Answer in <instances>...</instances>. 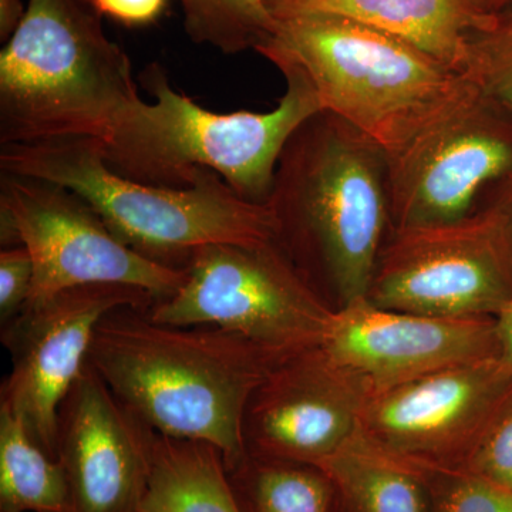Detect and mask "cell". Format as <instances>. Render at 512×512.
Returning <instances> with one entry per match:
<instances>
[{
    "label": "cell",
    "instance_id": "cell-1",
    "mask_svg": "<svg viewBox=\"0 0 512 512\" xmlns=\"http://www.w3.org/2000/svg\"><path fill=\"white\" fill-rule=\"evenodd\" d=\"M282 360L238 333L161 325L147 309L127 306L100 320L87 365L141 423L217 447L229 470L247 454L249 399Z\"/></svg>",
    "mask_w": 512,
    "mask_h": 512
},
{
    "label": "cell",
    "instance_id": "cell-2",
    "mask_svg": "<svg viewBox=\"0 0 512 512\" xmlns=\"http://www.w3.org/2000/svg\"><path fill=\"white\" fill-rule=\"evenodd\" d=\"M276 244L330 308L366 298L392 229L386 151L336 114L296 128L268 202Z\"/></svg>",
    "mask_w": 512,
    "mask_h": 512
},
{
    "label": "cell",
    "instance_id": "cell-3",
    "mask_svg": "<svg viewBox=\"0 0 512 512\" xmlns=\"http://www.w3.org/2000/svg\"><path fill=\"white\" fill-rule=\"evenodd\" d=\"M87 0H29L0 52V146L106 143L140 103L130 57Z\"/></svg>",
    "mask_w": 512,
    "mask_h": 512
},
{
    "label": "cell",
    "instance_id": "cell-4",
    "mask_svg": "<svg viewBox=\"0 0 512 512\" xmlns=\"http://www.w3.org/2000/svg\"><path fill=\"white\" fill-rule=\"evenodd\" d=\"M284 74L286 92L266 113H215L175 92L161 64L141 73L143 100L103 143L109 168L136 183L184 190L201 170L220 175L239 197L266 204L279 156L296 128L322 110L311 84L292 69Z\"/></svg>",
    "mask_w": 512,
    "mask_h": 512
},
{
    "label": "cell",
    "instance_id": "cell-5",
    "mask_svg": "<svg viewBox=\"0 0 512 512\" xmlns=\"http://www.w3.org/2000/svg\"><path fill=\"white\" fill-rule=\"evenodd\" d=\"M0 170L76 192L123 244L171 268L185 269L192 252L205 245L276 239L268 205L239 197L214 171L201 170L184 190L136 183L109 168L99 138L5 144Z\"/></svg>",
    "mask_w": 512,
    "mask_h": 512
},
{
    "label": "cell",
    "instance_id": "cell-6",
    "mask_svg": "<svg viewBox=\"0 0 512 512\" xmlns=\"http://www.w3.org/2000/svg\"><path fill=\"white\" fill-rule=\"evenodd\" d=\"M255 52L301 73L322 110L372 138L386 153L443 106L464 74L416 46L353 20L312 15L276 20Z\"/></svg>",
    "mask_w": 512,
    "mask_h": 512
},
{
    "label": "cell",
    "instance_id": "cell-7",
    "mask_svg": "<svg viewBox=\"0 0 512 512\" xmlns=\"http://www.w3.org/2000/svg\"><path fill=\"white\" fill-rule=\"evenodd\" d=\"M185 282L147 309L161 325L215 326L286 359L320 346L335 309L276 241L210 244L192 252Z\"/></svg>",
    "mask_w": 512,
    "mask_h": 512
},
{
    "label": "cell",
    "instance_id": "cell-8",
    "mask_svg": "<svg viewBox=\"0 0 512 512\" xmlns=\"http://www.w3.org/2000/svg\"><path fill=\"white\" fill-rule=\"evenodd\" d=\"M512 298V227L484 205L454 221L392 228L366 299L437 318H495Z\"/></svg>",
    "mask_w": 512,
    "mask_h": 512
},
{
    "label": "cell",
    "instance_id": "cell-9",
    "mask_svg": "<svg viewBox=\"0 0 512 512\" xmlns=\"http://www.w3.org/2000/svg\"><path fill=\"white\" fill-rule=\"evenodd\" d=\"M0 220L2 244L28 248L35 265L25 308L86 285L133 286L161 302L187 276L127 247L92 205L59 184L2 173Z\"/></svg>",
    "mask_w": 512,
    "mask_h": 512
},
{
    "label": "cell",
    "instance_id": "cell-10",
    "mask_svg": "<svg viewBox=\"0 0 512 512\" xmlns=\"http://www.w3.org/2000/svg\"><path fill=\"white\" fill-rule=\"evenodd\" d=\"M386 158L392 228L458 220L512 170V119L464 76Z\"/></svg>",
    "mask_w": 512,
    "mask_h": 512
},
{
    "label": "cell",
    "instance_id": "cell-11",
    "mask_svg": "<svg viewBox=\"0 0 512 512\" xmlns=\"http://www.w3.org/2000/svg\"><path fill=\"white\" fill-rule=\"evenodd\" d=\"M511 394L500 357L448 367L369 397L359 433L423 474L463 470Z\"/></svg>",
    "mask_w": 512,
    "mask_h": 512
},
{
    "label": "cell",
    "instance_id": "cell-12",
    "mask_svg": "<svg viewBox=\"0 0 512 512\" xmlns=\"http://www.w3.org/2000/svg\"><path fill=\"white\" fill-rule=\"evenodd\" d=\"M156 302L133 286H77L23 309L2 325V343L13 366L2 384L0 404L47 454L57 458L60 406L87 365L100 320L116 309H150Z\"/></svg>",
    "mask_w": 512,
    "mask_h": 512
},
{
    "label": "cell",
    "instance_id": "cell-13",
    "mask_svg": "<svg viewBox=\"0 0 512 512\" xmlns=\"http://www.w3.org/2000/svg\"><path fill=\"white\" fill-rule=\"evenodd\" d=\"M320 348L367 397L500 357L494 318H437L380 308L366 298L336 309Z\"/></svg>",
    "mask_w": 512,
    "mask_h": 512
},
{
    "label": "cell",
    "instance_id": "cell-14",
    "mask_svg": "<svg viewBox=\"0 0 512 512\" xmlns=\"http://www.w3.org/2000/svg\"><path fill=\"white\" fill-rule=\"evenodd\" d=\"M367 394L320 346L282 360L242 419L245 451L318 466L359 431Z\"/></svg>",
    "mask_w": 512,
    "mask_h": 512
},
{
    "label": "cell",
    "instance_id": "cell-15",
    "mask_svg": "<svg viewBox=\"0 0 512 512\" xmlns=\"http://www.w3.org/2000/svg\"><path fill=\"white\" fill-rule=\"evenodd\" d=\"M153 433L86 365L60 406L57 427L73 512H141Z\"/></svg>",
    "mask_w": 512,
    "mask_h": 512
},
{
    "label": "cell",
    "instance_id": "cell-16",
    "mask_svg": "<svg viewBox=\"0 0 512 512\" xmlns=\"http://www.w3.org/2000/svg\"><path fill=\"white\" fill-rule=\"evenodd\" d=\"M276 20L326 15L399 37L463 74L471 37L498 15L484 0H265Z\"/></svg>",
    "mask_w": 512,
    "mask_h": 512
},
{
    "label": "cell",
    "instance_id": "cell-17",
    "mask_svg": "<svg viewBox=\"0 0 512 512\" xmlns=\"http://www.w3.org/2000/svg\"><path fill=\"white\" fill-rule=\"evenodd\" d=\"M318 467L335 488L336 512H429L426 476L359 431Z\"/></svg>",
    "mask_w": 512,
    "mask_h": 512
},
{
    "label": "cell",
    "instance_id": "cell-18",
    "mask_svg": "<svg viewBox=\"0 0 512 512\" xmlns=\"http://www.w3.org/2000/svg\"><path fill=\"white\" fill-rule=\"evenodd\" d=\"M141 512H241L217 447L153 433Z\"/></svg>",
    "mask_w": 512,
    "mask_h": 512
},
{
    "label": "cell",
    "instance_id": "cell-19",
    "mask_svg": "<svg viewBox=\"0 0 512 512\" xmlns=\"http://www.w3.org/2000/svg\"><path fill=\"white\" fill-rule=\"evenodd\" d=\"M0 512H73L59 458L29 436L22 421L0 404Z\"/></svg>",
    "mask_w": 512,
    "mask_h": 512
},
{
    "label": "cell",
    "instance_id": "cell-20",
    "mask_svg": "<svg viewBox=\"0 0 512 512\" xmlns=\"http://www.w3.org/2000/svg\"><path fill=\"white\" fill-rule=\"evenodd\" d=\"M227 474L241 512H336L332 481L313 464L247 453Z\"/></svg>",
    "mask_w": 512,
    "mask_h": 512
},
{
    "label": "cell",
    "instance_id": "cell-21",
    "mask_svg": "<svg viewBox=\"0 0 512 512\" xmlns=\"http://www.w3.org/2000/svg\"><path fill=\"white\" fill-rule=\"evenodd\" d=\"M181 5L185 33L192 42L224 55L255 50L278 28L265 0H181Z\"/></svg>",
    "mask_w": 512,
    "mask_h": 512
},
{
    "label": "cell",
    "instance_id": "cell-22",
    "mask_svg": "<svg viewBox=\"0 0 512 512\" xmlns=\"http://www.w3.org/2000/svg\"><path fill=\"white\" fill-rule=\"evenodd\" d=\"M463 74L512 119V10L471 37Z\"/></svg>",
    "mask_w": 512,
    "mask_h": 512
},
{
    "label": "cell",
    "instance_id": "cell-23",
    "mask_svg": "<svg viewBox=\"0 0 512 512\" xmlns=\"http://www.w3.org/2000/svg\"><path fill=\"white\" fill-rule=\"evenodd\" d=\"M429 512H512V490L466 470L424 474Z\"/></svg>",
    "mask_w": 512,
    "mask_h": 512
},
{
    "label": "cell",
    "instance_id": "cell-24",
    "mask_svg": "<svg viewBox=\"0 0 512 512\" xmlns=\"http://www.w3.org/2000/svg\"><path fill=\"white\" fill-rule=\"evenodd\" d=\"M463 470L512 490V394L495 414Z\"/></svg>",
    "mask_w": 512,
    "mask_h": 512
},
{
    "label": "cell",
    "instance_id": "cell-25",
    "mask_svg": "<svg viewBox=\"0 0 512 512\" xmlns=\"http://www.w3.org/2000/svg\"><path fill=\"white\" fill-rule=\"evenodd\" d=\"M35 265L23 245L0 252V322L15 319L25 309L32 293Z\"/></svg>",
    "mask_w": 512,
    "mask_h": 512
},
{
    "label": "cell",
    "instance_id": "cell-26",
    "mask_svg": "<svg viewBox=\"0 0 512 512\" xmlns=\"http://www.w3.org/2000/svg\"><path fill=\"white\" fill-rule=\"evenodd\" d=\"M101 16L127 28L153 25L163 16L168 0H87Z\"/></svg>",
    "mask_w": 512,
    "mask_h": 512
},
{
    "label": "cell",
    "instance_id": "cell-27",
    "mask_svg": "<svg viewBox=\"0 0 512 512\" xmlns=\"http://www.w3.org/2000/svg\"><path fill=\"white\" fill-rule=\"evenodd\" d=\"M500 359L512 370V298L494 318Z\"/></svg>",
    "mask_w": 512,
    "mask_h": 512
},
{
    "label": "cell",
    "instance_id": "cell-28",
    "mask_svg": "<svg viewBox=\"0 0 512 512\" xmlns=\"http://www.w3.org/2000/svg\"><path fill=\"white\" fill-rule=\"evenodd\" d=\"M26 8L20 0H0V40L8 42L25 18Z\"/></svg>",
    "mask_w": 512,
    "mask_h": 512
},
{
    "label": "cell",
    "instance_id": "cell-29",
    "mask_svg": "<svg viewBox=\"0 0 512 512\" xmlns=\"http://www.w3.org/2000/svg\"><path fill=\"white\" fill-rule=\"evenodd\" d=\"M490 188L491 198L488 205H493L503 212L512 227V170Z\"/></svg>",
    "mask_w": 512,
    "mask_h": 512
},
{
    "label": "cell",
    "instance_id": "cell-30",
    "mask_svg": "<svg viewBox=\"0 0 512 512\" xmlns=\"http://www.w3.org/2000/svg\"><path fill=\"white\" fill-rule=\"evenodd\" d=\"M493 12L500 13L510 12L512 10V0H484Z\"/></svg>",
    "mask_w": 512,
    "mask_h": 512
}]
</instances>
